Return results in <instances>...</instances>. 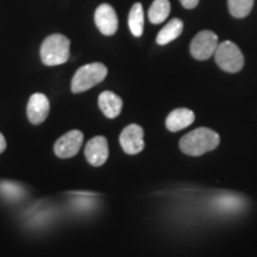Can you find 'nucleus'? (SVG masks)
Wrapping results in <instances>:
<instances>
[{"label":"nucleus","mask_w":257,"mask_h":257,"mask_svg":"<svg viewBox=\"0 0 257 257\" xmlns=\"http://www.w3.org/2000/svg\"><path fill=\"white\" fill-rule=\"evenodd\" d=\"M214 59L219 68L227 73H238L244 66L242 51L231 41H225L218 44L216 53H214Z\"/></svg>","instance_id":"4"},{"label":"nucleus","mask_w":257,"mask_h":257,"mask_svg":"<svg viewBox=\"0 0 257 257\" xmlns=\"http://www.w3.org/2000/svg\"><path fill=\"white\" fill-rule=\"evenodd\" d=\"M128 28L135 37H141L144 30V11L141 3L134 4L128 14Z\"/></svg>","instance_id":"14"},{"label":"nucleus","mask_w":257,"mask_h":257,"mask_svg":"<svg viewBox=\"0 0 257 257\" xmlns=\"http://www.w3.org/2000/svg\"><path fill=\"white\" fill-rule=\"evenodd\" d=\"M0 194L4 195L8 200H18L24 195V189L22 186L14 184V182H2Z\"/></svg>","instance_id":"17"},{"label":"nucleus","mask_w":257,"mask_h":257,"mask_svg":"<svg viewBox=\"0 0 257 257\" xmlns=\"http://www.w3.org/2000/svg\"><path fill=\"white\" fill-rule=\"evenodd\" d=\"M218 48V36L213 31L202 30L195 35L189 46L191 55L195 60L205 61L214 55Z\"/></svg>","instance_id":"5"},{"label":"nucleus","mask_w":257,"mask_h":257,"mask_svg":"<svg viewBox=\"0 0 257 257\" xmlns=\"http://www.w3.org/2000/svg\"><path fill=\"white\" fill-rule=\"evenodd\" d=\"M70 41L61 34L48 36L41 46V60L46 66L53 67L66 63L69 59Z\"/></svg>","instance_id":"2"},{"label":"nucleus","mask_w":257,"mask_h":257,"mask_svg":"<svg viewBox=\"0 0 257 257\" xmlns=\"http://www.w3.org/2000/svg\"><path fill=\"white\" fill-rule=\"evenodd\" d=\"M6 149V141L4 136H3L2 134H0V154H2L4 150Z\"/></svg>","instance_id":"20"},{"label":"nucleus","mask_w":257,"mask_h":257,"mask_svg":"<svg viewBox=\"0 0 257 257\" xmlns=\"http://www.w3.org/2000/svg\"><path fill=\"white\" fill-rule=\"evenodd\" d=\"M169 14V0H154V3L149 9V12H148V16H149V21L153 24H161L168 18Z\"/></svg>","instance_id":"15"},{"label":"nucleus","mask_w":257,"mask_h":257,"mask_svg":"<svg viewBox=\"0 0 257 257\" xmlns=\"http://www.w3.org/2000/svg\"><path fill=\"white\" fill-rule=\"evenodd\" d=\"M85 156L89 165L100 167L108 159V143L102 136H96L89 140L85 148Z\"/></svg>","instance_id":"9"},{"label":"nucleus","mask_w":257,"mask_h":257,"mask_svg":"<svg viewBox=\"0 0 257 257\" xmlns=\"http://www.w3.org/2000/svg\"><path fill=\"white\" fill-rule=\"evenodd\" d=\"M144 131L137 124H130L121 131L120 146L127 155H136L144 149Z\"/></svg>","instance_id":"6"},{"label":"nucleus","mask_w":257,"mask_h":257,"mask_svg":"<svg viewBox=\"0 0 257 257\" xmlns=\"http://www.w3.org/2000/svg\"><path fill=\"white\" fill-rule=\"evenodd\" d=\"M83 142V135L79 130H72L56 141L54 152L60 159H70L79 153Z\"/></svg>","instance_id":"7"},{"label":"nucleus","mask_w":257,"mask_h":257,"mask_svg":"<svg viewBox=\"0 0 257 257\" xmlns=\"http://www.w3.org/2000/svg\"><path fill=\"white\" fill-rule=\"evenodd\" d=\"M195 119L194 112L188 110V108L180 107L172 111L166 119V126L172 133H178V131L186 128L193 124Z\"/></svg>","instance_id":"11"},{"label":"nucleus","mask_w":257,"mask_h":257,"mask_svg":"<svg viewBox=\"0 0 257 257\" xmlns=\"http://www.w3.org/2000/svg\"><path fill=\"white\" fill-rule=\"evenodd\" d=\"M227 6L232 17L242 19L250 15L253 8V0H227Z\"/></svg>","instance_id":"16"},{"label":"nucleus","mask_w":257,"mask_h":257,"mask_svg":"<svg viewBox=\"0 0 257 257\" xmlns=\"http://www.w3.org/2000/svg\"><path fill=\"white\" fill-rule=\"evenodd\" d=\"M50 104L48 98L42 93H35L30 96L28 102V118L32 124L38 125L43 123L49 114Z\"/></svg>","instance_id":"10"},{"label":"nucleus","mask_w":257,"mask_h":257,"mask_svg":"<svg viewBox=\"0 0 257 257\" xmlns=\"http://www.w3.org/2000/svg\"><path fill=\"white\" fill-rule=\"evenodd\" d=\"M182 30H184V23H182L181 19L173 18L159 32V35L156 37V43L160 44V46H166V44L170 43V42L175 41L182 34Z\"/></svg>","instance_id":"13"},{"label":"nucleus","mask_w":257,"mask_h":257,"mask_svg":"<svg viewBox=\"0 0 257 257\" xmlns=\"http://www.w3.org/2000/svg\"><path fill=\"white\" fill-rule=\"evenodd\" d=\"M107 75V68L105 64L94 62L80 67L74 74L72 80V92L82 93L104 81Z\"/></svg>","instance_id":"3"},{"label":"nucleus","mask_w":257,"mask_h":257,"mask_svg":"<svg viewBox=\"0 0 257 257\" xmlns=\"http://www.w3.org/2000/svg\"><path fill=\"white\" fill-rule=\"evenodd\" d=\"M220 137L208 127H198L180 140V150L189 156H201L219 146Z\"/></svg>","instance_id":"1"},{"label":"nucleus","mask_w":257,"mask_h":257,"mask_svg":"<svg viewBox=\"0 0 257 257\" xmlns=\"http://www.w3.org/2000/svg\"><path fill=\"white\" fill-rule=\"evenodd\" d=\"M96 28L105 36H112L118 30V17L114 9L110 4L98 6L94 14Z\"/></svg>","instance_id":"8"},{"label":"nucleus","mask_w":257,"mask_h":257,"mask_svg":"<svg viewBox=\"0 0 257 257\" xmlns=\"http://www.w3.org/2000/svg\"><path fill=\"white\" fill-rule=\"evenodd\" d=\"M180 3H181V5L184 6L185 9L192 10L197 8L199 4V0H180Z\"/></svg>","instance_id":"19"},{"label":"nucleus","mask_w":257,"mask_h":257,"mask_svg":"<svg viewBox=\"0 0 257 257\" xmlns=\"http://www.w3.org/2000/svg\"><path fill=\"white\" fill-rule=\"evenodd\" d=\"M216 205L224 211L237 210L240 206V199L236 195H223L217 199Z\"/></svg>","instance_id":"18"},{"label":"nucleus","mask_w":257,"mask_h":257,"mask_svg":"<svg viewBox=\"0 0 257 257\" xmlns=\"http://www.w3.org/2000/svg\"><path fill=\"white\" fill-rule=\"evenodd\" d=\"M98 105L105 117L113 119L120 114L121 108H123V100L115 93L105 91L99 95Z\"/></svg>","instance_id":"12"}]
</instances>
